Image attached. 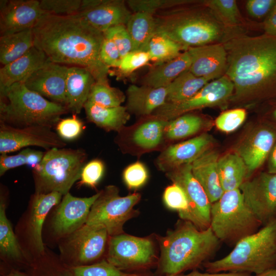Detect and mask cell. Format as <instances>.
<instances>
[{"instance_id":"1","label":"cell","mask_w":276,"mask_h":276,"mask_svg":"<svg viewBox=\"0 0 276 276\" xmlns=\"http://www.w3.org/2000/svg\"><path fill=\"white\" fill-rule=\"evenodd\" d=\"M34 46L52 62L87 68L96 81L108 80L110 70L100 52L104 33L77 14H44L33 28Z\"/></svg>"},{"instance_id":"2","label":"cell","mask_w":276,"mask_h":276,"mask_svg":"<svg viewBox=\"0 0 276 276\" xmlns=\"http://www.w3.org/2000/svg\"><path fill=\"white\" fill-rule=\"evenodd\" d=\"M223 43L227 58L225 75L234 87L231 101L276 100V36L242 33Z\"/></svg>"},{"instance_id":"3","label":"cell","mask_w":276,"mask_h":276,"mask_svg":"<svg viewBox=\"0 0 276 276\" xmlns=\"http://www.w3.org/2000/svg\"><path fill=\"white\" fill-rule=\"evenodd\" d=\"M155 34H162L184 47L224 43L236 35L244 33L241 28L223 25L204 1L182 5L153 14Z\"/></svg>"},{"instance_id":"4","label":"cell","mask_w":276,"mask_h":276,"mask_svg":"<svg viewBox=\"0 0 276 276\" xmlns=\"http://www.w3.org/2000/svg\"><path fill=\"white\" fill-rule=\"evenodd\" d=\"M220 242L210 226L201 230L182 220L174 229L159 239L158 271L169 276L195 269L208 262Z\"/></svg>"},{"instance_id":"5","label":"cell","mask_w":276,"mask_h":276,"mask_svg":"<svg viewBox=\"0 0 276 276\" xmlns=\"http://www.w3.org/2000/svg\"><path fill=\"white\" fill-rule=\"evenodd\" d=\"M206 272L254 273L276 268V218L240 240L226 256L203 265Z\"/></svg>"},{"instance_id":"6","label":"cell","mask_w":276,"mask_h":276,"mask_svg":"<svg viewBox=\"0 0 276 276\" xmlns=\"http://www.w3.org/2000/svg\"><path fill=\"white\" fill-rule=\"evenodd\" d=\"M70 111L28 89L24 82L0 91V123L17 128L56 127L61 117Z\"/></svg>"},{"instance_id":"7","label":"cell","mask_w":276,"mask_h":276,"mask_svg":"<svg viewBox=\"0 0 276 276\" xmlns=\"http://www.w3.org/2000/svg\"><path fill=\"white\" fill-rule=\"evenodd\" d=\"M86 159L87 154L81 149L54 148L46 151L40 163L32 169L35 193H69L80 179Z\"/></svg>"},{"instance_id":"8","label":"cell","mask_w":276,"mask_h":276,"mask_svg":"<svg viewBox=\"0 0 276 276\" xmlns=\"http://www.w3.org/2000/svg\"><path fill=\"white\" fill-rule=\"evenodd\" d=\"M261 223L245 204L239 189L225 191L212 203L210 227L220 241L236 244Z\"/></svg>"},{"instance_id":"9","label":"cell","mask_w":276,"mask_h":276,"mask_svg":"<svg viewBox=\"0 0 276 276\" xmlns=\"http://www.w3.org/2000/svg\"><path fill=\"white\" fill-rule=\"evenodd\" d=\"M141 198L137 192L121 196L117 187L107 186L91 206L86 224L104 227L109 236L123 234L124 224L137 213L133 208Z\"/></svg>"},{"instance_id":"10","label":"cell","mask_w":276,"mask_h":276,"mask_svg":"<svg viewBox=\"0 0 276 276\" xmlns=\"http://www.w3.org/2000/svg\"><path fill=\"white\" fill-rule=\"evenodd\" d=\"M169 121L151 114L139 118L117 133L114 142L121 152L133 156L162 151L166 147L165 130Z\"/></svg>"},{"instance_id":"11","label":"cell","mask_w":276,"mask_h":276,"mask_svg":"<svg viewBox=\"0 0 276 276\" xmlns=\"http://www.w3.org/2000/svg\"><path fill=\"white\" fill-rule=\"evenodd\" d=\"M156 259L155 245L150 238L125 233L110 236L106 260L122 271L146 268Z\"/></svg>"},{"instance_id":"12","label":"cell","mask_w":276,"mask_h":276,"mask_svg":"<svg viewBox=\"0 0 276 276\" xmlns=\"http://www.w3.org/2000/svg\"><path fill=\"white\" fill-rule=\"evenodd\" d=\"M106 229L101 225L84 224L60 239L59 250L62 258L74 266L85 265L100 258L108 243Z\"/></svg>"},{"instance_id":"13","label":"cell","mask_w":276,"mask_h":276,"mask_svg":"<svg viewBox=\"0 0 276 276\" xmlns=\"http://www.w3.org/2000/svg\"><path fill=\"white\" fill-rule=\"evenodd\" d=\"M234 85L226 75L208 83L190 98L177 103L166 102L152 113L167 121L208 107L221 106L231 100Z\"/></svg>"},{"instance_id":"14","label":"cell","mask_w":276,"mask_h":276,"mask_svg":"<svg viewBox=\"0 0 276 276\" xmlns=\"http://www.w3.org/2000/svg\"><path fill=\"white\" fill-rule=\"evenodd\" d=\"M62 196L58 192H51L35 193L31 196L27 213L23 218L21 231L23 244H26L23 250L26 247L27 253L36 256L44 253L42 236L43 225L50 211L60 203Z\"/></svg>"},{"instance_id":"15","label":"cell","mask_w":276,"mask_h":276,"mask_svg":"<svg viewBox=\"0 0 276 276\" xmlns=\"http://www.w3.org/2000/svg\"><path fill=\"white\" fill-rule=\"evenodd\" d=\"M244 201L264 225L276 218V174L261 172L239 188Z\"/></svg>"},{"instance_id":"16","label":"cell","mask_w":276,"mask_h":276,"mask_svg":"<svg viewBox=\"0 0 276 276\" xmlns=\"http://www.w3.org/2000/svg\"><path fill=\"white\" fill-rule=\"evenodd\" d=\"M165 173L173 183L183 189L188 197L190 207L185 221L192 222L201 230L210 227L212 203L193 175L191 164L182 165Z\"/></svg>"},{"instance_id":"17","label":"cell","mask_w":276,"mask_h":276,"mask_svg":"<svg viewBox=\"0 0 276 276\" xmlns=\"http://www.w3.org/2000/svg\"><path fill=\"white\" fill-rule=\"evenodd\" d=\"M66 144L51 128L42 126L17 128L0 123V153L14 152L28 146L47 151L64 148Z\"/></svg>"},{"instance_id":"18","label":"cell","mask_w":276,"mask_h":276,"mask_svg":"<svg viewBox=\"0 0 276 276\" xmlns=\"http://www.w3.org/2000/svg\"><path fill=\"white\" fill-rule=\"evenodd\" d=\"M100 191L88 197H77L70 193L63 195L52 219L53 235L60 240L71 234L86 222L94 202Z\"/></svg>"},{"instance_id":"19","label":"cell","mask_w":276,"mask_h":276,"mask_svg":"<svg viewBox=\"0 0 276 276\" xmlns=\"http://www.w3.org/2000/svg\"><path fill=\"white\" fill-rule=\"evenodd\" d=\"M275 142L276 128L264 122L254 128L238 146L236 152L246 166V179L267 161Z\"/></svg>"},{"instance_id":"20","label":"cell","mask_w":276,"mask_h":276,"mask_svg":"<svg viewBox=\"0 0 276 276\" xmlns=\"http://www.w3.org/2000/svg\"><path fill=\"white\" fill-rule=\"evenodd\" d=\"M132 12L123 0H82L76 14L92 27L104 33L108 29L125 25Z\"/></svg>"},{"instance_id":"21","label":"cell","mask_w":276,"mask_h":276,"mask_svg":"<svg viewBox=\"0 0 276 276\" xmlns=\"http://www.w3.org/2000/svg\"><path fill=\"white\" fill-rule=\"evenodd\" d=\"M44 14L39 1L1 0V36L33 29Z\"/></svg>"},{"instance_id":"22","label":"cell","mask_w":276,"mask_h":276,"mask_svg":"<svg viewBox=\"0 0 276 276\" xmlns=\"http://www.w3.org/2000/svg\"><path fill=\"white\" fill-rule=\"evenodd\" d=\"M68 67L49 59L24 83L28 89L67 107L65 83Z\"/></svg>"},{"instance_id":"23","label":"cell","mask_w":276,"mask_h":276,"mask_svg":"<svg viewBox=\"0 0 276 276\" xmlns=\"http://www.w3.org/2000/svg\"><path fill=\"white\" fill-rule=\"evenodd\" d=\"M213 143L212 136L203 133L170 145L160 151L155 160V165L158 170L166 173L182 165L191 164L211 149Z\"/></svg>"},{"instance_id":"24","label":"cell","mask_w":276,"mask_h":276,"mask_svg":"<svg viewBox=\"0 0 276 276\" xmlns=\"http://www.w3.org/2000/svg\"><path fill=\"white\" fill-rule=\"evenodd\" d=\"M187 50L191 60L189 70L195 76L212 81L225 75L227 58L223 43L190 47Z\"/></svg>"},{"instance_id":"25","label":"cell","mask_w":276,"mask_h":276,"mask_svg":"<svg viewBox=\"0 0 276 276\" xmlns=\"http://www.w3.org/2000/svg\"><path fill=\"white\" fill-rule=\"evenodd\" d=\"M49 60L45 53L35 46L17 60L0 69V91L14 83L24 82Z\"/></svg>"},{"instance_id":"26","label":"cell","mask_w":276,"mask_h":276,"mask_svg":"<svg viewBox=\"0 0 276 276\" xmlns=\"http://www.w3.org/2000/svg\"><path fill=\"white\" fill-rule=\"evenodd\" d=\"M168 86L154 88L130 85L127 90L126 108L139 118L152 114L166 102Z\"/></svg>"},{"instance_id":"27","label":"cell","mask_w":276,"mask_h":276,"mask_svg":"<svg viewBox=\"0 0 276 276\" xmlns=\"http://www.w3.org/2000/svg\"><path fill=\"white\" fill-rule=\"evenodd\" d=\"M218 153L210 149L191 164L192 172L206 193L210 202L217 201L224 192L217 170Z\"/></svg>"},{"instance_id":"28","label":"cell","mask_w":276,"mask_h":276,"mask_svg":"<svg viewBox=\"0 0 276 276\" xmlns=\"http://www.w3.org/2000/svg\"><path fill=\"white\" fill-rule=\"evenodd\" d=\"M96 81L92 73L85 67H68L65 88L67 107L70 111L76 114L81 112Z\"/></svg>"},{"instance_id":"29","label":"cell","mask_w":276,"mask_h":276,"mask_svg":"<svg viewBox=\"0 0 276 276\" xmlns=\"http://www.w3.org/2000/svg\"><path fill=\"white\" fill-rule=\"evenodd\" d=\"M191 64L190 55L187 50L169 61L153 64L148 72L140 80L141 85L154 88L166 87Z\"/></svg>"},{"instance_id":"30","label":"cell","mask_w":276,"mask_h":276,"mask_svg":"<svg viewBox=\"0 0 276 276\" xmlns=\"http://www.w3.org/2000/svg\"><path fill=\"white\" fill-rule=\"evenodd\" d=\"M83 108L89 122L106 131H119L129 120L126 106L107 107L87 101Z\"/></svg>"},{"instance_id":"31","label":"cell","mask_w":276,"mask_h":276,"mask_svg":"<svg viewBox=\"0 0 276 276\" xmlns=\"http://www.w3.org/2000/svg\"><path fill=\"white\" fill-rule=\"evenodd\" d=\"M207 125V122L203 117L192 112L169 121L165 130L166 147L174 142L199 133Z\"/></svg>"},{"instance_id":"32","label":"cell","mask_w":276,"mask_h":276,"mask_svg":"<svg viewBox=\"0 0 276 276\" xmlns=\"http://www.w3.org/2000/svg\"><path fill=\"white\" fill-rule=\"evenodd\" d=\"M217 170L224 192L239 189L246 180L247 168L242 158L235 152L219 157Z\"/></svg>"},{"instance_id":"33","label":"cell","mask_w":276,"mask_h":276,"mask_svg":"<svg viewBox=\"0 0 276 276\" xmlns=\"http://www.w3.org/2000/svg\"><path fill=\"white\" fill-rule=\"evenodd\" d=\"M126 27L131 39L132 51H144L150 39L155 33L156 22L152 14L133 12Z\"/></svg>"},{"instance_id":"34","label":"cell","mask_w":276,"mask_h":276,"mask_svg":"<svg viewBox=\"0 0 276 276\" xmlns=\"http://www.w3.org/2000/svg\"><path fill=\"white\" fill-rule=\"evenodd\" d=\"M34 46L33 29L1 36V64L5 65L17 60Z\"/></svg>"},{"instance_id":"35","label":"cell","mask_w":276,"mask_h":276,"mask_svg":"<svg viewBox=\"0 0 276 276\" xmlns=\"http://www.w3.org/2000/svg\"><path fill=\"white\" fill-rule=\"evenodd\" d=\"M209 79L199 77L188 70L168 85L167 103H177L195 95L208 83Z\"/></svg>"},{"instance_id":"36","label":"cell","mask_w":276,"mask_h":276,"mask_svg":"<svg viewBox=\"0 0 276 276\" xmlns=\"http://www.w3.org/2000/svg\"><path fill=\"white\" fill-rule=\"evenodd\" d=\"M6 202L2 195L0 201V253L2 258L11 261H20L25 252L15 235L6 213Z\"/></svg>"},{"instance_id":"37","label":"cell","mask_w":276,"mask_h":276,"mask_svg":"<svg viewBox=\"0 0 276 276\" xmlns=\"http://www.w3.org/2000/svg\"><path fill=\"white\" fill-rule=\"evenodd\" d=\"M186 50L181 45L160 34H154L144 50L148 53L153 64L173 59Z\"/></svg>"},{"instance_id":"38","label":"cell","mask_w":276,"mask_h":276,"mask_svg":"<svg viewBox=\"0 0 276 276\" xmlns=\"http://www.w3.org/2000/svg\"><path fill=\"white\" fill-rule=\"evenodd\" d=\"M204 4L224 26L241 28L243 24L237 2L235 0H207Z\"/></svg>"},{"instance_id":"39","label":"cell","mask_w":276,"mask_h":276,"mask_svg":"<svg viewBox=\"0 0 276 276\" xmlns=\"http://www.w3.org/2000/svg\"><path fill=\"white\" fill-rule=\"evenodd\" d=\"M126 99L119 89L111 86L106 81H96L91 87L87 101L97 105L113 107L121 106Z\"/></svg>"},{"instance_id":"40","label":"cell","mask_w":276,"mask_h":276,"mask_svg":"<svg viewBox=\"0 0 276 276\" xmlns=\"http://www.w3.org/2000/svg\"><path fill=\"white\" fill-rule=\"evenodd\" d=\"M44 152L27 148L15 155L1 154L0 176H3L10 169L24 165L34 169L41 162Z\"/></svg>"},{"instance_id":"41","label":"cell","mask_w":276,"mask_h":276,"mask_svg":"<svg viewBox=\"0 0 276 276\" xmlns=\"http://www.w3.org/2000/svg\"><path fill=\"white\" fill-rule=\"evenodd\" d=\"M196 0H128L130 10L133 12H144L154 14L174 7L192 4Z\"/></svg>"},{"instance_id":"42","label":"cell","mask_w":276,"mask_h":276,"mask_svg":"<svg viewBox=\"0 0 276 276\" xmlns=\"http://www.w3.org/2000/svg\"><path fill=\"white\" fill-rule=\"evenodd\" d=\"M163 198L168 209L176 211L181 220H186L189 211V202L185 192L180 186L172 183L167 187Z\"/></svg>"},{"instance_id":"43","label":"cell","mask_w":276,"mask_h":276,"mask_svg":"<svg viewBox=\"0 0 276 276\" xmlns=\"http://www.w3.org/2000/svg\"><path fill=\"white\" fill-rule=\"evenodd\" d=\"M73 276H127V273L111 264L106 259L90 265L73 267Z\"/></svg>"},{"instance_id":"44","label":"cell","mask_w":276,"mask_h":276,"mask_svg":"<svg viewBox=\"0 0 276 276\" xmlns=\"http://www.w3.org/2000/svg\"><path fill=\"white\" fill-rule=\"evenodd\" d=\"M39 3L41 9L45 13L69 16L79 12L82 0H41Z\"/></svg>"},{"instance_id":"45","label":"cell","mask_w":276,"mask_h":276,"mask_svg":"<svg viewBox=\"0 0 276 276\" xmlns=\"http://www.w3.org/2000/svg\"><path fill=\"white\" fill-rule=\"evenodd\" d=\"M246 111L243 108H235L221 113L216 118L215 124L219 130L230 133L237 129L245 121Z\"/></svg>"},{"instance_id":"46","label":"cell","mask_w":276,"mask_h":276,"mask_svg":"<svg viewBox=\"0 0 276 276\" xmlns=\"http://www.w3.org/2000/svg\"><path fill=\"white\" fill-rule=\"evenodd\" d=\"M148 178V172L145 165L136 161L124 170L123 179L129 190H136L143 186Z\"/></svg>"},{"instance_id":"47","label":"cell","mask_w":276,"mask_h":276,"mask_svg":"<svg viewBox=\"0 0 276 276\" xmlns=\"http://www.w3.org/2000/svg\"><path fill=\"white\" fill-rule=\"evenodd\" d=\"M150 61L151 59L147 52L131 51L122 58L118 71L121 75H129Z\"/></svg>"},{"instance_id":"48","label":"cell","mask_w":276,"mask_h":276,"mask_svg":"<svg viewBox=\"0 0 276 276\" xmlns=\"http://www.w3.org/2000/svg\"><path fill=\"white\" fill-rule=\"evenodd\" d=\"M57 133L63 141H73L82 134L84 126L76 114L71 118L61 119L56 126Z\"/></svg>"},{"instance_id":"49","label":"cell","mask_w":276,"mask_h":276,"mask_svg":"<svg viewBox=\"0 0 276 276\" xmlns=\"http://www.w3.org/2000/svg\"><path fill=\"white\" fill-rule=\"evenodd\" d=\"M103 33L105 37L110 39L115 43L122 58L132 51V41L125 25L113 26Z\"/></svg>"},{"instance_id":"50","label":"cell","mask_w":276,"mask_h":276,"mask_svg":"<svg viewBox=\"0 0 276 276\" xmlns=\"http://www.w3.org/2000/svg\"><path fill=\"white\" fill-rule=\"evenodd\" d=\"M105 171V165L100 159H94L86 163L80 176L79 183L95 188L102 178Z\"/></svg>"},{"instance_id":"51","label":"cell","mask_w":276,"mask_h":276,"mask_svg":"<svg viewBox=\"0 0 276 276\" xmlns=\"http://www.w3.org/2000/svg\"><path fill=\"white\" fill-rule=\"evenodd\" d=\"M100 59L108 68H118L122 57L115 43L104 37L100 52Z\"/></svg>"},{"instance_id":"52","label":"cell","mask_w":276,"mask_h":276,"mask_svg":"<svg viewBox=\"0 0 276 276\" xmlns=\"http://www.w3.org/2000/svg\"><path fill=\"white\" fill-rule=\"evenodd\" d=\"M276 4V0H249L246 2V9L252 17L265 18L272 11Z\"/></svg>"},{"instance_id":"53","label":"cell","mask_w":276,"mask_h":276,"mask_svg":"<svg viewBox=\"0 0 276 276\" xmlns=\"http://www.w3.org/2000/svg\"><path fill=\"white\" fill-rule=\"evenodd\" d=\"M262 27L265 34L276 36V10H272L265 18Z\"/></svg>"},{"instance_id":"54","label":"cell","mask_w":276,"mask_h":276,"mask_svg":"<svg viewBox=\"0 0 276 276\" xmlns=\"http://www.w3.org/2000/svg\"><path fill=\"white\" fill-rule=\"evenodd\" d=\"M169 276H251L249 274L233 272L202 273L198 271H193L188 274H178Z\"/></svg>"},{"instance_id":"55","label":"cell","mask_w":276,"mask_h":276,"mask_svg":"<svg viewBox=\"0 0 276 276\" xmlns=\"http://www.w3.org/2000/svg\"><path fill=\"white\" fill-rule=\"evenodd\" d=\"M267 171L276 174V142L274 144L267 159Z\"/></svg>"},{"instance_id":"56","label":"cell","mask_w":276,"mask_h":276,"mask_svg":"<svg viewBox=\"0 0 276 276\" xmlns=\"http://www.w3.org/2000/svg\"><path fill=\"white\" fill-rule=\"evenodd\" d=\"M269 103L272 107L267 114L268 120H266L265 122L276 128V100L269 101Z\"/></svg>"},{"instance_id":"57","label":"cell","mask_w":276,"mask_h":276,"mask_svg":"<svg viewBox=\"0 0 276 276\" xmlns=\"http://www.w3.org/2000/svg\"><path fill=\"white\" fill-rule=\"evenodd\" d=\"M256 276H276V268L269 270Z\"/></svg>"},{"instance_id":"58","label":"cell","mask_w":276,"mask_h":276,"mask_svg":"<svg viewBox=\"0 0 276 276\" xmlns=\"http://www.w3.org/2000/svg\"><path fill=\"white\" fill-rule=\"evenodd\" d=\"M6 276H25L23 275L22 274L19 273H10Z\"/></svg>"},{"instance_id":"59","label":"cell","mask_w":276,"mask_h":276,"mask_svg":"<svg viewBox=\"0 0 276 276\" xmlns=\"http://www.w3.org/2000/svg\"><path fill=\"white\" fill-rule=\"evenodd\" d=\"M127 276H146L142 274H129Z\"/></svg>"},{"instance_id":"60","label":"cell","mask_w":276,"mask_h":276,"mask_svg":"<svg viewBox=\"0 0 276 276\" xmlns=\"http://www.w3.org/2000/svg\"><path fill=\"white\" fill-rule=\"evenodd\" d=\"M273 10H276V4H275V6L274 7Z\"/></svg>"}]
</instances>
